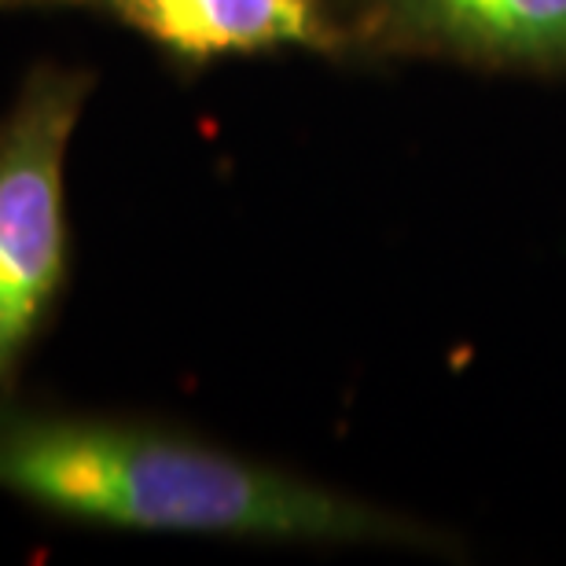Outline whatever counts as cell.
<instances>
[{
  "mask_svg": "<svg viewBox=\"0 0 566 566\" xmlns=\"http://www.w3.org/2000/svg\"><path fill=\"white\" fill-rule=\"evenodd\" d=\"M0 490L88 523L460 559L457 530L155 423L0 405Z\"/></svg>",
  "mask_w": 566,
  "mask_h": 566,
  "instance_id": "6da1fadb",
  "label": "cell"
},
{
  "mask_svg": "<svg viewBox=\"0 0 566 566\" xmlns=\"http://www.w3.org/2000/svg\"><path fill=\"white\" fill-rule=\"evenodd\" d=\"M93 77L41 66L0 126V394L66 273V151Z\"/></svg>",
  "mask_w": 566,
  "mask_h": 566,
  "instance_id": "7a4b0ae2",
  "label": "cell"
},
{
  "mask_svg": "<svg viewBox=\"0 0 566 566\" xmlns=\"http://www.w3.org/2000/svg\"><path fill=\"white\" fill-rule=\"evenodd\" d=\"M357 60L566 82V0H354Z\"/></svg>",
  "mask_w": 566,
  "mask_h": 566,
  "instance_id": "3957f363",
  "label": "cell"
},
{
  "mask_svg": "<svg viewBox=\"0 0 566 566\" xmlns=\"http://www.w3.org/2000/svg\"><path fill=\"white\" fill-rule=\"evenodd\" d=\"M0 8H85L199 66L276 52L357 60L343 0H0Z\"/></svg>",
  "mask_w": 566,
  "mask_h": 566,
  "instance_id": "277c9868",
  "label": "cell"
},
{
  "mask_svg": "<svg viewBox=\"0 0 566 566\" xmlns=\"http://www.w3.org/2000/svg\"><path fill=\"white\" fill-rule=\"evenodd\" d=\"M349 4H354V0H343V8H346V15H349Z\"/></svg>",
  "mask_w": 566,
  "mask_h": 566,
  "instance_id": "5b68a950",
  "label": "cell"
}]
</instances>
